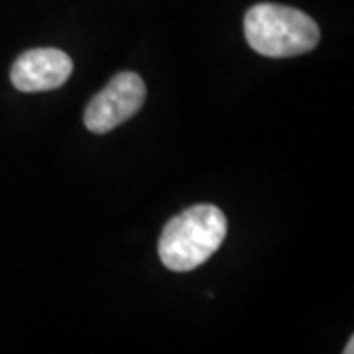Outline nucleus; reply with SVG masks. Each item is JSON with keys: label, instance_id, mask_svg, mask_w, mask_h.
<instances>
[{"label": "nucleus", "instance_id": "f257e3e1", "mask_svg": "<svg viewBox=\"0 0 354 354\" xmlns=\"http://www.w3.org/2000/svg\"><path fill=\"white\" fill-rule=\"evenodd\" d=\"M227 236V216L209 203L174 216L162 230L158 254L171 272H191L205 264Z\"/></svg>", "mask_w": 354, "mask_h": 354}, {"label": "nucleus", "instance_id": "f03ea898", "mask_svg": "<svg viewBox=\"0 0 354 354\" xmlns=\"http://www.w3.org/2000/svg\"><path fill=\"white\" fill-rule=\"evenodd\" d=\"M246 41L266 57L301 55L319 44V26L297 8L262 2L244 16Z\"/></svg>", "mask_w": 354, "mask_h": 354}, {"label": "nucleus", "instance_id": "7ed1b4c3", "mask_svg": "<svg viewBox=\"0 0 354 354\" xmlns=\"http://www.w3.org/2000/svg\"><path fill=\"white\" fill-rule=\"evenodd\" d=\"M146 99L142 77L132 71L114 75L101 93H97L85 109V127L95 134L111 132L138 113Z\"/></svg>", "mask_w": 354, "mask_h": 354}, {"label": "nucleus", "instance_id": "20e7f679", "mask_svg": "<svg viewBox=\"0 0 354 354\" xmlns=\"http://www.w3.org/2000/svg\"><path fill=\"white\" fill-rule=\"evenodd\" d=\"M73 73L71 57L55 48L24 51L12 65V85L22 93H41L62 87Z\"/></svg>", "mask_w": 354, "mask_h": 354}, {"label": "nucleus", "instance_id": "39448f33", "mask_svg": "<svg viewBox=\"0 0 354 354\" xmlns=\"http://www.w3.org/2000/svg\"><path fill=\"white\" fill-rule=\"evenodd\" d=\"M354 339H351V341H348V348H344V354H353L354 353Z\"/></svg>", "mask_w": 354, "mask_h": 354}]
</instances>
